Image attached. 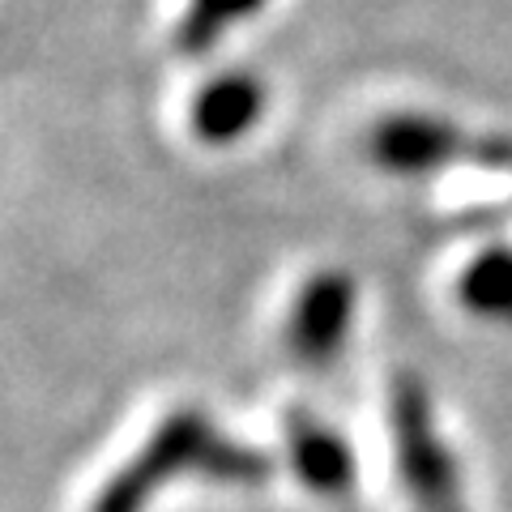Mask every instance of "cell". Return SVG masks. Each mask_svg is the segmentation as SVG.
Returning <instances> with one entry per match:
<instances>
[{
    "label": "cell",
    "instance_id": "1",
    "mask_svg": "<svg viewBox=\"0 0 512 512\" xmlns=\"http://www.w3.org/2000/svg\"><path fill=\"white\" fill-rule=\"evenodd\" d=\"M180 474H197L218 487H265L274 461L256 444L227 436L201 406H180L163 414L146 444L94 491L90 512H146Z\"/></svg>",
    "mask_w": 512,
    "mask_h": 512
},
{
    "label": "cell",
    "instance_id": "2",
    "mask_svg": "<svg viewBox=\"0 0 512 512\" xmlns=\"http://www.w3.org/2000/svg\"><path fill=\"white\" fill-rule=\"evenodd\" d=\"M389 423L397 478H402V491L410 495L414 512H466L457 457L436 427L427 384L414 372H402L393 380Z\"/></svg>",
    "mask_w": 512,
    "mask_h": 512
},
{
    "label": "cell",
    "instance_id": "3",
    "mask_svg": "<svg viewBox=\"0 0 512 512\" xmlns=\"http://www.w3.org/2000/svg\"><path fill=\"white\" fill-rule=\"evenodd\" d=\"M359 312V286L346 269H316L295 291L286 316V346L308 367H325L342 355Z\"/></svg>",
    "mask_w": 512,
    "mask_h": 512
},
{
    "label": "cell",
    "instance_id": "4",
    "mask_svg": "<svg viewBox=\"0 0 512 512\" xmlns=\"http://www.w3.org/2000/svg\"><path fill=\"white\" fill-rule=\"evenodd\" d=\"M470 150V137L453 120L427 111H393L367 133V154L389 175H431L457 163Z\"/></svg>",
    "mask_w": 512,
    "mask_h": 512
},
{
    "label": "cell",
    "instance_id": "5",
    "mask_svg": "<svg viewBox=\"0 0 512 512\" xmlns=\"http://www.w3.org/2000/svg\"><path fill=\"white\" fill-rule=\"evenodd\" d=\"M286 461H291V470L303 487L316 495H329V500L346 495L359 478V461L350 440L303 406L286 410Z\"/></svg>",
    "mask_w": 512,
    "mask_h": 512
},
{
    "label": "cell",
    "instance_id": "6",
    "mask_svg": "<svg viewBox=\"0 0 512 512\" xmlns=\"http://www.w3.org/2000/svg\"><path fill=\"white\" fill-rule=\"evenodd\" d=\"M265 103H269V94H265L261 77L218 73L192 94V107H188L192 137H197L201 146H214V150L239 146V141L265 120Z\"/></svg>",
    "mask_w": 512,
    "mask_h": 512
},
{
    "label": "cell",
    "instance_id": "7",
    "mask_svg": "<svg viewBox=\"0 0 512 512\" xmlns=\"http://www.w3.org/2000/svg\"><path fill=\"white\" fill-rule=\"evenodd\" d=\"M457 299L470 316H483V320H495V325L512 329V248L495 244V248L478 252L474 261L461 269Z\"/></svg>",
    "mask_w": 512,
    "mask_h": 512
},
{
    "label": "cell",
    "instance_id": "8",
    "mask_svg": "<svg viewBox=\"0 0 512 512\" xmlns=\"http://www.w3.org/2000/svg\"><path fill=\"white\" fill-rule=\"evenodd\" d=\"M269 0H188L180 22H175V47L184 56H205L227 39V30L252 22Z\"/></svg>",
    "mask_w": 512,
    "mask_h": 512
}]
</instances>
